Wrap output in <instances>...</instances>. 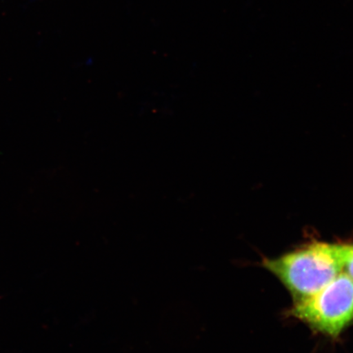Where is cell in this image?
I'll list each match as a JSON object with an SVG mask.
<instances>
[{
    "mask_svg": "<svg viewBox=\"0 0 353 353\" xmlns=\"http://www.w3.org/2000/svg\"><path fill=\"white\" fill-rule=\"evenodd\" d=\"M263 264L296 301L319 292L343 272L338 245L323 242L312 243L293 252L267 259Z\"/></svg>",
    "mask_w": 353,
    "mask_h": 353,
    "instance_id": "cell-1",
    "label": "cell"
},
{
    "mask_svg": "<svg viewBox=\"0 0 353 353\" xmlns=\"http://www.w3.org/2000/svg\"><path fill=\"white\" fill-rule=\"evenodd\" d=\"M294 317L331 338H336L353 321V279L345 272L314 294L299 300Z\"/></svg>",
    "mask_w": 353,
    "mask_h": 353,
    "instance_id": "cell-2",
    "label": "cell"
},
{
    "mask_svg": "<svg viewBox=\"0 0 353 353\" xmlns=\"http://www.w3.org/2000/svg\"><path fill=\"white\" fill-rule=\"evenodd\" d=\"M339 252L343 264V272L353 279V245H338Z\"/></svg>",
    "mask_w": 353,
    "mask_h": 353,
    "instance_id": "cell-3",
    "label": "cell"
}]
</instances>
